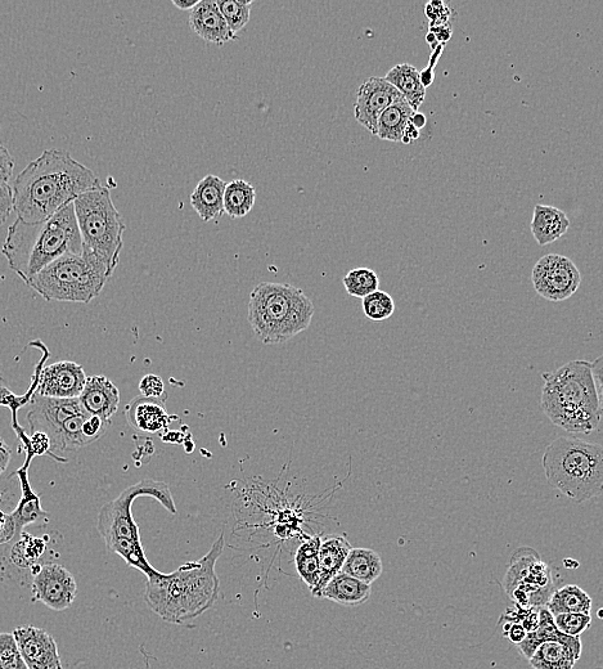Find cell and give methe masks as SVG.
<instances>
[{"instance_id": "cell-17", "label": "cell", "mask_w": 603, "mask_h": 669, "mask_svg": "<svg viewBox=\"0 0 603 669\" xmlns=\"http://www.w3.org/2000/svg\"><path fill=\"white\" fill-rule=\"evenodd\" d=\"M189 28L207 43L223 46L237 39L225 22L216 0H200L189 13Z\"/></svg>"}, {"instance_id": "cell-20", "label": "cell", "mask_w": 603, "mask_h": 669, "mask_svg": "<svg viewBox=\"0 0 603 669\" xmlns=\"http://www.w3.org/2000/svg\"><path fill=\"white\" fill-rule=\"evenodd\" d=\"M162 399L137 397L125 408L126 419L135 430L141 433L156 434L168 430L171 421L178 420L170 416Z\"/></svg>"}, {"instance_id": "cell-41", "label": "cell", "mask_w": 603, "mask_h": 669, "mask_svg": "<svg viewBox=\"0 0 603 669\" xmlns=\"http://www.w3.org/2000/svg\"><path fill=\"white\" fill-rule=\"evenodd\" d=\"M13 170H15V160L9 154L8 148L0 145V186H8Z\"/></svg>"}, {"instance_id": "cell-49", "label": "cell", "mask_w": 603, "mask_h": 669, "mask_svg": "<svg viewBox=\"0 0 603 669\" xmlns=\"http://www.w3.org/2000/svg\"><path fill=\"white\" fill-rule=\"evenodd\" d=\"M183 435L179 433V431H165V435H162V440H165V442L173 443V444H179L182 443L183 440Z\"/></svg>"}, {"instance_id": "cell-42", "label": "cell", "mask_w": 603, "mask_h": 669, "mask_svg": "<svg viewBox=\"0 0 603 669\" xmlns=\"http://www.w3.org/2000/svg\"><path fill=\"white\" fill-rule=\"evenodd\" d=\"M426 16L431 20L430 26L448 25L450 11L444 3L431 2L426 6Z\"/></svg>"}, {"instance_id": "cell-47", "label": "cell", "mask_w": 603, "mask_h": 669, "mask_svg": "<svg viewBox=\"0 0 603 669\" xmlns=\"http://www.w3.org/2000/svg\"><path fill=\"white\" fill-rule=\"evenodd\" d=\"M430 31L438 39L439 44H444V46L450 37H452V29H450L449 25L430 26Z\"/></svg>"}, {"instance_id": "cell-33", "label": "cell", "mask_w": 603, "mask_h": 669, "mask_svg": "<svg viewBox=\"0 0 603 669\" xmlns=\"http://www.w3.org/2000/svg\"><path fill=\"white\" fill-rule=\"evenodd\" d=\"M539 554L531 547H520L511 556L510 568H508L506 577H504L503 587L507 595L524 581L528 576L531 565L539 560Z\"/></svg>"}, {"instance_id": "cell-29", "label": "cell", "mask_w": 603, "mask_h": 669, "mask_svg": "<svg viewBox=\"0 0 603 669\" xmlns=\"http://www.w3.org/2000/svg\"><path fill=\"white\" fill-rule=\"evenodd\" d=\"M546 608L552 617L566 613L591 615L592 597L579 586L567 585L553 591Z\"/></svg>"}, {"instance_id": "cell-9", "label": "cell", "mask_w": 603, "mask_h": 669, "mask_svg": "<svg viewBox=\"0 0 603 669\" xmlns=\"http://www.w3.org/2000/svg\"><path fill=\"white\" fill-rule=\"evenodd\" d=\"M72 204L83 250L102 259L115 272L120 263L126 226L112 201L110 190L101 184L80 195Z\"/></svg>"}, {"instance_id": "cell-21", "label": "cell", "mask_w": 603, "mask_h": 669, "mask_svg": "<svg viewBox=\"0 0 603 669\" xmlns=\"http://www.w3.org/2000/svg\"><path fill=\"white\" fill-rule=\"evenodd\" d=\"M544 642H560L566 645L575 654L576 659L582 657V641L580 637L567 636L556 627L552 614L544 606L539 608V626L534 632L528 633L524 641L519 644V649L526 658L530 659L534 651Z\"/></svg>"}, {"instance_id": "cell-36", "label": "cell", "mask_w": 603, "mask_h": 669, "mask_svg": "<svg viewBox=\"0 0 603 669\" xmlns=\"http://www.w3.org/2000/svg\"><path fill=\"white\" fill-rule=\"evenodd\" d=\"M362 300L364 316L373 322L389 320L395 312L393 296L385 291L377 290Z\"/></svg>"}, {"instance_id": "cell-40", "label": "cell", "mask_w": 603, "mask_h": 669, "mask_svg": "<svg viewBox=\"0 0 603 669\" xmlns=\"http://www.w3.org/2000/svg\"><path fill=\"white\" fill-rule=\"evenodd\" d=\"M21 534L18 533L16 524L13 522L11 514H4L0 511V546L9 545L15 542Z\"/></svg>"}, {"instance_id": "cell-6", "label": "cell", "mask_w": 603, "mask_h": 669, "mask_svg": "<svg viewBox=\"0 0 603 669\" xmlns=\"http://www.w3.org/2000/svg\"><path fill=\"white\" fill-rule=\"evenodd\" d=\"M314 312L312 299L299 287L263 282L251 291L247 320L261 343L278 345L308 330Z\"/></svg>"}, {"instance_id": "cell-19", "label": "cell", "mask_w": 603, "mask_h": 669, "mask_svg": "<svg viewBox=\"0 0 603 669\" xmlns=\"http://www.w3.org/2000/svg\"><path fill=\"white\" fill-rule=\"evenodd\" d=\"M553 594L551 570L542 560H537L524 581L511 592V599L521 608H544Z\"/></svg>"}, {"instance_id": "cell-3", "label": "cell", "mask_w": 603, "mask_h": 669, "mask_svg": "<svg viewBox=\"0 0 603 669\" xmlns=\"http://www.w3.org/2000/svg\"><path fill=\"white\" fill-rule=\"evenodd\" d=\"M81 253L83 244L74 204L65 206L51 218L39 223H25L17 218L8 228L2 248L9 268L26 285L54 260L63 255Z\"/></svg>"}, {"instance_id": "cell-4", "label": "cell", "mask_w": 603, "mask_h": 669, "mask_svg": "<svg viewBox=\"0 0 603 669\" xmlns=\"http://www.w3.org/2000/svg\"><path fill=\"white\" fill-rule=\"evenodd\" d=\"M592 366V362L575 359L542 375L540 407L553 425L567 433L589 434L600 425L602 397L594 384Z\"/></svg>"}, {"instance_id": "cell-1", "label": "cell", "mask_w": 603, "mask_h": 669, "mask_svg": "<svg viewBox=\"0 0 603 669\" xmlns=\"http://www.w3.org/2000/svg\"><path fill=\"white\" fill-rule=\"evenodd\" d=\"M101 184L93 170L69 152L47 150L30 161L13 182V210L22 222H43Z\"/></svg>"}, {"instance_id": "cell-15", "label": "cell", "mask_w": 603, "mask_h": 669, "mask_svg": "<svg viewBox=\"0 0 603 669\" xmlns=\"http://www.w3.org/2000/svg\"><path fill=\"white\" fill-rule=\"evenodd\" d=\"M87 375L78 363L61 361L43 367L36 393L40 397L56 399L79 398L83 392Z\"/></svg>"}, {"instance_id": "cell-23", "label": "cell", "mask_w": 603, "mask_h": 669, "mask_svg": "<svg viewBox=\"0 0 603 669\" xmlns=\"http://www.w3.org/2000/svg\"><path fill=\"white\" fill-rule=\"evenodd\" d=\"M225 186L227 182L214 174H207L197 183L191 195V205L202 222H213L224 214Z\"/></svg>"}, {"instance_id": "cell-52", "label": "cell", "mask_w": 603, "mask_h": 669, "mask_svg": "<svg viewBox=\"0 0 603 669\" xmlns=\"http://www.w3.org/2000/svg\"><path fill=\"white\" fill-rule=\"evenodd\" d=\"M426 42L427 44H430L432 49H435L436 47L439 46L438 39H436L435 35L429 31V34L426 35Z\"/></svg>"}, {"instance_id": "cell-31", "label": "cell", "mask_w": 603, "mask_h": 669, "mask_svg": "<svg viewBox=\"0 0 603 669\" xmlns=\"http://www.w3.org/2000/svg\"><path fill=\"white\" fill-rule=\"evenodd\" d=\"M322 536L308 537L297 547L295 565L299 577L313 591L319 579V549Z\"/></svg>"}, {"instance_id": "cell-5", "label": "cell", "mask_w": 603, "mask_h": 669, "mask_svg": "<svg viewBox=\"0 0 603 669\" xmlns=\"http://www.w3.org/2000/svg\"><path fill=\"white\" fill-rule=\"evenodd\" d=\"M139 497H151L159 501L169 513L173 515L178 513L168 484L153 479H143L124 489L114 501L101 507L97 529L108 550L120 556L130 568L139 570L147 578H152L159 576L161 572L153 568L147 560L139 527L134 520L133 504Z\"/></svg>"}, {"instance_id": "cell-22", "label": "cell", "mask_w": 603, "mask_h": 669, "mask_svg": "<svg viewBox=\"0 0 603 669\" xmlns=\"http://www.w3.org/2000/svg\"><path fill=\"white\" fill-rule=\"evenodd\" d=\"M350 550L351 545L345 534H331V536L322 537L321 549H319V579L317 586L312 591L314 597L318 599L327 583L341 573Z\"/></svg>"}, {"instance_id": "cell-45", "label": "cell", "mask_w": 603, "mask_h": 669, "mask_svg": "<svg viewBox=\"0 0 603 669\" xmlns=\"http://www.w3.org/2000/svg\"><path fill=\"white\" fill-rule=\"evenodd\" d=\"M526 633L534 632L539 626V609L531 608L526 617L520 623Z\"/></svg>"}, {"instance_id": "cell-39", "label": "cell", "mask_w": 603, "mask_h": 669, "mask_svg": "<svg viewBox=\"0 0 603 669\" xmlns=\"http://www.w3.org/2000/svg\"><path fill=\"white\" fill-rule=\"evenodd\" d=\"M139 392L142 397L152 399H162L168 401V395L165 393L164 381L157 375H146L139 383Z\"/></svg>"}, {"instance_id": "cell-37", "label": "cell", "mask_w": 603, "mask_h": 669, "mask_svg": "<svg viewBox=\"0 0 603 669\" xmlns=\"http://www.w3.org/2000/svg\"><path fill=\"white\" fill-rule=\"evenodd\" d=\"M0 669H27L13 633H0Z\"/></svg>"}, {"instance_id": "cell-28", "label": "cell", "mask_w": 603, "mask_h": 669, "mask_svg": "<svg viewBox=\"0 0 603 669\" xmlns=\"http://www.w3.org/2000/svg\"><path fill=\"white\" fill-rule=\"evenodd\" d=\"M414 111L404 98L395 101L382 112L377 121L376 136L382 141L400 142L404 136V130L411 123Z\"/></svg>"}, {"instance_id": "cell-8", "label": "cell", "mask_w": 603, "mask_h": 669, "mask_svg": "<svg viewBox=\"0 0 603 669\" xmlns=\"http://www.w3.org/2000/svg\"><path fill=\"white\" fill-rule=\"evenodd\" d=\"M112 275L114 271L107 263L83 250L54 260L27 286L47 302L88 304L98 298Z\"/></svg>"}, {"instance_id": "cell-27", "label": "cell", "mask_w": 603, "mask_h": 669, "mask_svg": "<svg viewBox=\"0 0 603 669\" xmlns=\"http://www.w3.org/2000/svg\"><path fill=\"white\" fill-rule=\"evenodd\" d=\"M382 560L380 554L371 549L357 547L349 551L341 572L358 579V581L372 585L382 574Z\"/></svg>"}, {"instance_id": "cell-25", "label": "cell", "mask_w": 603, "mask_h": 669, "mask_svg": "<svg viewBox=\"0 0 603 669\" xmlns=\"http://www.w3.org/2000/svg\"><path fill=\"white\" fill-rule=\"evenodd\" d=\"M371 592V585L341 572L327 583L318 599L331 600L345 606H359L367 603Z\"/></svg>"}, {"instance_id": "cell-18", "label": "cell", "mask_w": 603, "mask_h": 669, "mask_svg": "<svg viewBox=\"0 0 603 669\" xmlns=\"http://www.w3.org/2000/svg\"><path fill=\"white\" fill-rule=\"evenodd\" d=\"M78 399L89 416L112 421V416L119 410L120 392L108 377L90 376Z\"/></svg>"}, {"instance_id": "cell-2", "label": "cell", "mask_w": 603, "mask_h": 669, "mask_svg": "<svg viewBox=\"0 0 603 669\" xmlns=\"http://www.w3.org/2000/svg\"><path fill=\"white\" fill-rule=\"evenodd\" d=\"M224 546L222 534L204 558L184 564L173 573L147 578L144 601L152 612L174 624L192 621L207 612L219 597L215 565Z\"/></svg>"}, {"instance_id": "cell-51", "label": "cell", "mask_w": 603, "mask_h": 669, "mask_svg": "<svg viewBox=\"0 0 603 669\" xmlns=\"http://www.w3.org/2000/svg\"><path fill=\"white\" fill-rule=\"evenodd\" d=\"M409 139V141H416V139L420 138V130L417 128H414L411 123L407 125V128L404 130V136Z\"/></svg>"}, {"instance_id": "cell-35", "label": "cell", "mask_w": 603, "mask_h": 669, "mask_svg": "<svg viewBox=\"0 0 603 669\" xmlns=\"http://www.w3.org/2000/svg\"><path fill=\"white\" fill-rule=\"evenodd\" d=\"M252 0H222L218 2L220 12L234 35L240 33L249 24Z\"/></svg>"}, {"instance_id": "cell-30", "label": "cell", "mask_w": 603, "mask_h": 669, "mask_svg": "<svg viewBox=\"0 0 603 669\" xmlns=\"http://www.w3.org/2000/svg\"><path fill=\"white\" fill-rule=\"evenodd\" d=\"M255 200V187L243 179H234L225 186L224 213L232 219L245 218L254 208Z\"/></svg>"}, {"instance_id": "cell-7", "label": "cell", "mask_w": 603, "mask_h": 669, "mask_svg": "<svg viewBox=\"0 0 603 669\" xmlns=\"http://www.w3.org/2000/svg\"><path fill=\"white\" fill-rule=\"evenodd\" d=\"M542 465L549 486L575 504H583L602 495L601 444L579 438H557L544 451Z\"/></svg>"}, {"instance_id": "cell-13", "label": "cell", "mask_w": 603, "mask_h": 669, "mask_svg": "<svg viewBox=\"0 0 603 669\" xmlns=\"http://www.w3.org/2000/svg\"><path fill=\"white\" fill-rule=\"evenodd\" d=\"M400 94L385 78L364 80L357 92L354 115L358 123L376 136L377 121L387 107L400 100Z\"/></svg>"}, {"instance_id": "cell-24", "label": "cell", "mask_w": 603, "mask_h": 669, "mask_svg": "<svg viewBox=\"0 0 603 669\" xmlns=\"http://www.w3.org/2000/svg\"><path fill=\"white\" fill-rule=\"evenodd\" d=\"M570 220L564 211L555 206L537 205L534 208L530 228L539 246H547L566 235Z\"/></svg>"}, {"instance_id": "cell-26", "label": "cell", "mask_w": 603, "mask_h": 669, "mask_svg": "<svg viewBox=\"0 0 603 669\" xmlns=\"http://www.w3.org/2000/svg\"><path fill=\"white\" fill-rule=\"evenodd\" d=\"M386 82L402 94L414 112H418L425 101L426 89L420 79V71L408 64L396 65L385 76Z\"/></svg>"}, {"instance_id": "cell-34", "label": "cell", "mask_w": 603, "mask_h": 669, "mask_svg": "<svg viewBox=\"0 0 603 669\" xmlns=\"http://www.w3.org/2000/svg\"><path fill=\"white\" fill-rule=\"evenodd\" d=\"M346 293L354 298L364 299L369 294L375 293L380 286V278L377 273L369 268H354L342 278Z\"/></svg>"}, {"instance_id": "cell-48", "label": "cell", "mask_w": 603, "mask_h": 669, "mask_svg": "<svg viewBox=\"0 0 603 669\" xmlns=\"http://www.w3.org/2000/svg\"><path fill=\"white\" fill-rule=\"evenodd\" d=\"M200 0H173V6L182 11H192Z\"/></svg>"}, {"instance_id": "cell-16", "label": "cell", "mask_w": 603, "mask_h": 669, "mask_svg": "<svg viewBox=\"0 0 603 669\" xmlns=\"http://www.w3.org/2000/svg\"><path fill=\"white\" fill-rule=\"evenodd\" d=\"M48 543L42 537L31 536L25 532L17 538L11 549L4 551L0 567H3L0 576H3L4 570L11 569L9 577L17 576V573L24 574L33 578L42 565L44 555L47 554Z\"/></svg>"}, {"instance_id": "cell-46", "label": "cell", "mask_w": 603, "mask_h": 669, "mask_svg": "<svg viewBox=\"0 0 603 669\" xmlns=\"http://www.w3.org/2000/svg\"><path fill=\"white\" fill-rule=\"evenodd\" d=\"M12 459L11 448L7 446V443L0 438V477L4 474V471L7 470L9 462Z\"/></svg>"}, {"instance_id": "cell-12", "label": "cell", "mask_w": 603, "mask_h": 669, "mask_svg": "<svg viewBox=\"0 0 603 669\" xmlns=\"http://www.w3.org/2000/svg\"><path fill=\"white\" fill-rule=\"evenodd\" d=\"M78 594V585L69 569L57 563H44L31 578V596L47 608L63 612L69 609Z\"/></svg>"}, {"instance_id": "cell-14", "label": "cell", "mask_w": 603, "mask_h": 669, "mask_svg": "<svg viewBox=\"0 0 603 669\" xmlns=\"http://www.w3.org/2000/svg\"><path fill=\"white\" fill-rule=\"evenodd\" d=\"M12 633L27 669H63L57 642L47 631L21 626Z\"/></svg>"}, {"instance_id": "cell-44", "label": "cell", "mask_w": 603, "mask_h": 669, "mask_svg": "<svg viewBox=\"0 0 603 669\" xmlns=\"http://www.w3.org/2000/svg\"><path fill=\"white\" fill-rule=\"evenodd\" d=\"M503 633L504 636L508 637V640L513 642V644L519 645L521 644L522 641H524L526 635V631L524 630V627L521 626L520 623H506L503 626Z\"/></svg>"}, {"instance_id": "cell-38", "label": "cell", "mask_w": 603, "mask_h": 669, "mask_svg": "<svg viewBox=\"0 0 603 669\" xmlns=\"http://www.w3.org/2000/svg\"><path fill=\"white\" fill-rule=\"evenodd\" d=\"M553 622H555L558 630L565 635L580 637L583 632L591 627L592 618L591 615L566 613L553 617Z\"/></svg>"}, {"instance_id": "cell-50", "label": "cell", "mask_w": 603, "mask_h": 669, "mask_svg": "<svg viewBox=\"0 0 603 669\" xmlns=\"http://www.w3.org/2000/svg\"><path fill=\"white\" fill-rule=\"evenodd\" d=\"M426 116L421 114V112H414L412 119H411V124L413 125L414 128H417L418 130L422 129L426 125Z\"/></svg>"}, {"instance_id": "cell-43", "label": "cell", "mask_w": 603, "mask_h": 669, "mask_svg": "<svg viewBox=\"0 0 603 669\" xmlns=\"http://www.w3.org/2000/svg\"><path fill=\"white\" fill-rule=\"evenodd\" d=\"M12 210L13 197L11 187L0 186V226H3L7 222Z\"/></svg>"}, {"instance_id": "cell-11", "label": "cell", "mask_w": 603, "mask_h": 669, "mask_svg": "<svg viewBox=\"0 0 603 669\" xmlns=\"http://www.w3.org/2000/svg\"><path fill=\"white\" fill-rule=\"evenodd\" d=\"M531 281L539 296L548 302H564L578 291L582 275L573 260L558 254L540 258L531 272Z\"/></svg>"}, {"instance_id": "cell-10", "label": "cell", "mask_w": 603, "mask_h": 669, "mask_svg": "<svg viewBox=\"0 0 603 669\" xmlns=\"http://www.w3.org/2000/svg\"><path fill=\"white\" fill-rule=\"evenodd\" d=\"M84 412L78 398L56 399L45 398L35 394L31 399L27 422L30 433H44L51 440V451L57 462L69 461L61 456L63 433L67 421L79 413Z\"/></svg>"}, {"instance_id": "cell-32", "label": "cell", "mask_w": 603, "mask_h": 669, "mask_svg": "<svg viewBox=\"0 0 603 669\" xmlns=\"http://www.w3.org/2000/svg\"><path fill=\"white\" fill-rule=\"evenodd\" d=\"M576 662L573 651L560 642H544L529 659L534 669H573Z\"/></svg>"}]
</instances>
